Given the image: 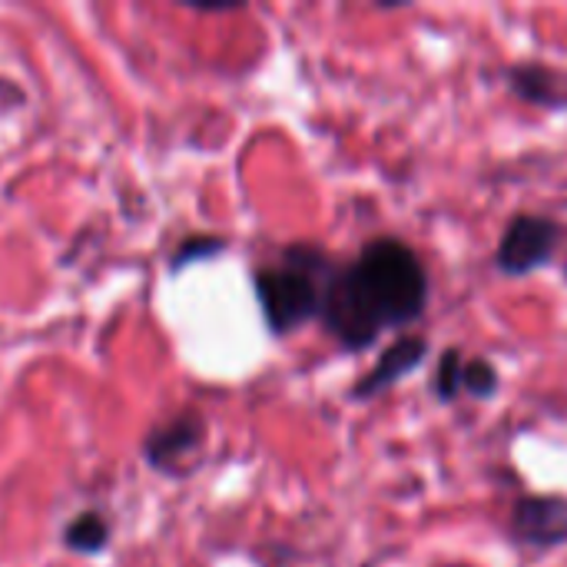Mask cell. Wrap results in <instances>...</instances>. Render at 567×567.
Wrapping results in <instances>:
<instances>
[{
  "mask_svg": "<svg viewBox=\"0 0 567 567\" xmlns=\"http://www.w3.org/2000/svg\"><path fill=\"white\" fill-rule=\"evenodd\" d=\"M429 292L419 252L399 236H375L349 266H336L319 322L342 352H365L382 332L419 322L429 309Z\"/></svg>",
  "mask_w": 567,
  "mask_h": 567,
  "instance_id": "6da1fadb",
  "label": "cell"
},
{
  "mask_svg": "<svg viewBox=\"0 0 567 567\" xmlns=\"http://www.w3.org/2000/svg\"><path fill=\"white\" fill-rule=\"evenodd\" d=\"M336 266L339 262L316 243H292L279 252L276 262L259 266L252 289L266 329L282 339L316 322Z\"/></svg>",
  "mask_w": 567,
  "mask_h": 567,
  "instance_id": "7a4b0ae2",
  "label": "cell"
},
{
  "mask_svg": "<svg viewBox=\"0 0 567 567\" xmlns=\"http://www.w3.org/2000/svg\"><path fill=\"white\" fill-rule=\"evenodd\" d=\"M561 223L542 213H515L498 239L495 249V269L508 279L532 276L545 266H551L558 246H561Z\"/></svg>",
  "mask_w": 567,
  "mask_h": 567,
  "instance_id": "3957f363",
  "label": "cell"
},
{
  "mask_svg": "<svg viewBox=\"0 0 567 567\" xmlns=\"http://www.w3.org/2000/svg\"><path fill=\"white\" fill-rule=\"evenodd\" d=\"M206 442V419L196 409H183L163 422H156L143 439V462L153 472L179 475L186 458H193Z\"/></svg>",
  "mask_w": 567,
  "mask_h": 567,
  "instance_id": "277c9868",
  "label": "cell"
},
{
  "mask_svg": "<svg viewBox=\"0 0 567 567\" xmlns=\"http://www.w3.org/2000/svg\"><path fill=\"white\" fill-rule=\"evenodd\" d=\"M512 538L532 551H551L567 545V498L525 495L512 505Z\"/></svg>",
  "mask_w": 567,
  "mask_h": 567,
  "instance_id": "5b68a950",
  "label": "cell"
},
{
  "mask_svg": "<svg viewBox=\"0 0 567 567\" xmlns=\"http://www.w3.org/2000/svg\"><path fill=\"white\" fill-rule=\"evenodd\" d=\"M429 359V339L425 336H402L392 346H385L375 359V365L349 389L352 402H369L389 389H395L402 379H409L412 372L422 369V362Z\"/></svg>",
  "mask_w": 567,
  "mask_h": 567,
  "instance_id": "8992f818",
  "label": "cell"
},
{
  "mask_svg": "<svg viewBox=\"0 0 567 567\" xmlns=\"http://www.w3.org/2000/svg\"><path fill=\"white\" fill-rule=\"evenodd\" d=\"M505 83L518 100H525L532 106L555 110V113L567 110V73H561L551 63H542V60L512 63L505 70Z\"/></svg>",
  "mask_w": 567,
  "mask_h": 567,
  "instance_id": "52a82bcc",
  "label": "cell"
},
{
  "mask_svg": "<svg viewBox=\"0 0 567 567\" xmlns=\"http://www.w3.org/2000/svg\"><path fill=\"white\" fill-rule=\"evenodd\" d=\"M63 548L83 558H93L110 548V522L100 512H80L63 525Z\"/></svg>",
  "mask_w": 567,
  "mask_h": 567,
  "instance_id": "ba28073f",
  "label": "cell"
},
{
  "mask_svg": "<svg viewBox=\"0 0 567 567\" xmlns=\"http://www.w3.org/2000/svg\"><path fill=\"white\" fill-rule=\"evenodd\" d=\"M226 252V239L223 236H186L176 252L169 256V276H179L183 269H193L203 259L223 256Z\"/></svg>",
  "mask_w": 567,
  "mask_h": 567,
  "instance_id": "9c48e42d",
  "label": "cell"
},
{
  "mask_svg": "<svg viewBox=\"0 0 567 567\" xmlns=\"http://www.w3.org/2000/svg\"><path fill=\"white\" fill-rule=\"evenodd\" d=\"M462 365H465V355L462 349H445L439 355V369L432 375V395L442 402V405H452L458 395H462Z\"/></svg>",
  "mask_w": 567,
  "mask_h": 567,
  "instance_id": "30bf717a",
  "label": "cell"
},
{
  "mask_svg": "<svg viewBox=\"0 0 567 567\" xmlns=\"http://www.w3.org/2000/svg\"><path fill=\"white\" fill-rule=\"evenodd\" d=\"M498 389H502V372H498L495 362H488V359H465V365H462V392L488 402V399L498 395Z\"/></svg>",
  "mask_w": 567,
  "mask_h": 567,
  "instance_id": "8fae6325",
  "label": "cell"
},
{
  "mask_svg": "<svg viewBox=\"0 0 567 567\" xmlns=\"http://www.w3.org/2000/svg\"><path fill=\"white\" fill-rule=\"evenodd\" d=\"M565 279H567V266H565Z\"/></svg>",
  "mask_w": 567,
  "mask_h": 567,
  "instance_id": "7c38bea8",
  "label": "cell"
}]
</instances>
